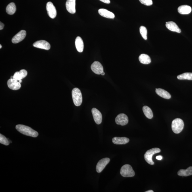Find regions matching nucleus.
Here are the masks:
<instances>
[{
    "label": "nucleus",
    "instance_id": "nucleus-1",
    "mask_svg": "<svg viewBox=\"0 0 192 192\" xmlns=\"http://www.w3.org/2000/svg\"><path fill=\"white\" fill-rule=\"evenodd\" d=\"M16 128L19 132L25 135L37 137L39 135L38 133L29 127L22 125H18Z\"/></svg>",
    "mask_w": 192,
    "mask_h": 192
},
{
    "label": "nucleus",
    "instance_id": "nucleus-2",
    "mask_svg": "<svg viewBox=\"0 0 192 192\" xmlns=\"http://www.w3.org/2000/svg\"><path fill=\"white\" fill-rule=\"evenodd\" d=\"M184 123L183 120L179 118H177L173 120L172 124V130L176 134H179L183 130Z\"/></svg>",
    "mask_w": 192,
    "mask_h": 192
},
{
    "label": "nucleus",
    "instance_id": "nucleus-3",
    "mask_svg": "<svg viewBox=\"0 0 192 192\" xmlns=\"http://www.w3.org/2000/svg\"><path fill=\"white\" fill-rule=\"evenodd\" d=\"M72 97L74 104L75 106H80L82 102V94L78 88H75L72 91Z\"/></svg>",
    "mask_w": 192,
    "mask_h": 192
},
{
    "label": "nucleus",
    "instance_id": "nucleus-4",
    "mask_svg": "<svg viewBox=\"0 0 192 192\" xmlns=\"http://www.w3.org/2000/svg\"><path fill=\"white\" fill-rule=\"evenodd\" d=\"M160 152L161 149L157 148H153L148 150L144 154V159L148 164L152 165H154V163L152 159V157L154 155Z\"/></svg>",
    "mask_w": 192,
    "mask_h": 192
},
{
    "label": "nucleus",
    "instance_id": "nucleus-5",
    "mask_svg": "<svg viewBox=\"0 0 192 192\" xmlns=\"http://www.w3.org/2000/svg\"><path fill=\"white\" fill-rule=\"evenodd\" d=\"M120 174L124 177H132L135 175V172L130 165L125 164L121 167Z\"/></svg>",
    "mask_w": 192,
    "mask_h": 192
},
{
    "label": "nucleus",
    "instance_id": "nucleus-6",
    "mask_svg": "<svg viewBox=\"0 0 192 192\" xmlns=\"http://www.w3.org/2000/svg\"><path fill=\"white\" fill-rule=\"evenodd\" d=\"M115 120L117 124L125 126L128 123V119L127 116L125 114H120L116 117Z\"/></svg>",
    "mask_w": 192,
    "mask_h": 192
},
{
    "label": "nucleus",
    "instance_id": "nucleus-7",
    "mask_svg": "<svg viewBox=\"0 0 192 192\" xmlns=\"http://www.w3.org/2000/svg\"><path fill=\"white\" fill-rule=\"evenodd\" d=\"M46 9L49 16L52 19L56 18L57 16V11L56 7L53 4L49 1L47 3Z\"/></svg>",
    "mask_w": 192,
    "mask_h": 192
},
{
    "label": "nucleus",
    "instance_id": "nucleus-8",
    "mask_svg": "<svg viewBox=\"0 0 192 192\" xmlns=\"http://www.w3.org/2000/svg\"><path fill=\"white\" fill-rule=\"evenodd\" d=\"M110 161V159L108 158L102 159L99 161L96 166L97 172L98 173L101 172L105 168L106 165L109 163Z\"/></svg>",
    "mask_w": 192,
    "mask_h": 192
},
{
    "label": "nucleus",
    "instance_id": "nucleus-9",
    "mask_svg": "<svg viewBox=\"0 0 192 192\" xmlns=\"http://www.w3.org/2000/svg\"><path fill=\"white\" fill-rule=\"evenodd\" d=\"M7 85L9 88L13 90H19L21 87V85L19 81L13 78H10L8 80L7 82Z\"/></svg>",
    "mask_w": 192,
    "mask_h": 192
},
{
    "label": "nucleus",
    "instance_id": "nucleus-10",
    "mask_svg": "<svg viewBox=\"0 0 192 192\" xmlns=\"http://www.w3.org/2000/svg\"><path fill=\"white\" fill-rule=\"evenodd\" d=\"M34 47L36 48L44 49L48 50L50 49V44L46 41L45 40H40L36 42L33 45Z\"/></svg>",
    "mask_w": 192,
    "mask_h": 192
},
{
    "label": "nucleus",
    "instance_id": "nucleus-11",
    "mask_svg": "<svg viewBox=\"0 0 192 192\" xmlns=\"http://www.w3.org/2000/svg\"><path fill=\"white\" fill-rule=\"evenodd\" d=\"M92 71L97 75H100L104 71L103 66L99 62L95 61L91 66Z\"/></svg>",
    "mask_w": 192,
    "mask_h": 192
},
{
    "label": "nucleus",
    "instance_id": "nucleus-12",
    "mask_svg": "<svg viewBox=\"0 0 192 192\" xmlns=\"http://www.w3.org/2000/svg\"><path fill=\"white\" fill-rule=\"evenodd\" d=\"M26 34V31L25 30H21L13 38L12 42L14 43H17L20 42L25 37Z\"/></svg>",
    "mask_w": 192,
    "mask_h": 192
},
{
    "label": "nucleus",
    "instance_id": "nucleus-13",
    "mask_svg": "<svg viewBox=\"0 0 192 192\" xmlns=\"http://www.w3.org/2000/svg\"><path fill=\"white\" fill-rule=\"evenodd\" d=\"M92 112L95 122L97 124L99 125L102 122V116L101 113L96 108H93Z\"/></svg>",
    "mask_w": 192,
    "mask_h": 192
},
{
    "label": "nucleus",
    "instance_id": "nucleus-14",
    "mask_svg": "<svg viewBox=\"0 0 192 192\" xmlns=\"http://www.w3.org/2000/svg\"><path fill=\"white\" fill-rule=\"evenodd\" d=\"M76 0H67L66 6V10L71 14H75V10Z\"/></svg>",
    "mask_w": 192,
    "mask_h": 192
},
{
    "label": "nucleus",
    "instance_id": "nucleus-15",
    "mask_svg": "<svg viewBox=\"0 0 192 192\" xmlns=\"http://www.w3.org/2000/svg\"><path fill=\"white\" fill-rule=\"evenodd\" d=\"M165 25H166L167 28L171 31L179 33L181 32V30L175 22H166Z\"/></svg>",
    "mask_w": 192,
    "mask_h": 192
},
{
    "label": "nucleus",
    "instance_id": "nucleus-16",
    "mask_svg": "<svg viewBox=\"0 0 192 192\" xmlns=\"http://www.w3.org/2000/svg\"><path fill=\"white\" fill-rule=\"evenodd\" d=\"M99 14L105 18L109 19H114L115 18L114 14L111 11H108L106 9H100L98 10Z\"/></svg>",
    "mask_w": 192,
    "mask_h": 192
},
{
    "label": "nucleus",
    "instance_id": "nucleus-17",
    "mask_svg": "<svg viewBox=\"0 0 192 192\" xmlns=\"http://www.w3.org/2000/svg\"><path fill=\"white\" fill-rule=\"evenodd\" d=\"M28 72L25 69L21 70L19 72H16L13 76V78L19 81L25 78L27 75Z\"/></svg>",
    "mask_w": 192,
    "mask_h": 192
},
{
    "label": "nucleus",
    "instance_id": "nucleus-18",
    "mask_svg": "<svg viewBox=\"0 0 192 192\" xmlns=\"http://www.w3.org/2000/svg\"><path fill=\"white\" fill-rule=\"evenodd\" d=\"M155 92L157 94L163 98L169 99L171 97L170 93L162 89H156Z\"/></svg>",
    "mask_w": 192,
    "mask_h": 192
},
{
    "label": "nucleus",
    "instance_id": "nucleus-19",
    "mask_svg": "<svg viewBox=\"0 0 192 192\" xmlns=\"http://www.w3.org/2000/svg\"><path fill=\"white\" fill-rule=\"evenodd\" d=\"M178 12L182 14H188L191 12V7L188 5H182L178 7Z\"/></svg>",
    "mask_w": 192,
    "mask_h": 192
},
{
    "label": "nucleus",
    "instance_id": "nucleus-20",
    "mask_svg": "<svg viewBox=\"0 0 192 192\" xmlns=\"http://www.w3.org/2000/svg\"><path fill=\"white\" fill-rule=\"evenodd\" d=\"M130 141L128 138L126 137H115L113 138L112 141L116 144H125Z\"/></svg>",
    "mask_w": 192,
    "mask_h": 192
},
{
    "label": "nucleus",
    "instance_id": "nucleus-21",
    "mask_svg": "<svg viewBox=\"0 0 192 192\" xmlns=\"http://www.w3.org/2000/svg\"><path fill=\"white\" fill-rule=\"evenodd\" d=\"M75 45L78 52H82L83 51L84 45L83 40L80 37H78L76 39Z\"/></svg>",
    "mask_w": 192,
    "mask_h": 192
},
{
    "label": "nucleus",
    "instance_id": "nucleus-22",
    "mask_svg": "<svg viewBox=\"0 0 192 192\" xmlns=\"http://www.w3.org/2000/svg\"><path fill=\"white\" fill-rule=\"evenodd\" d=\"M139 60L141 64H147L151 63V58L148 55L145 54L140 55L139 57Z\"/></svg>",
    "mask_w": 192,
    "mask_h": 192
},
{
    "label": "nucleus",
    "instance_id": "nucleus-23",
    "mask_svg": "<svg viewBox=\"0 0 192 192\" xmlns=\"http://www.w3.org/2000/svg\"><path fill=\"white\" fill-rule=\"evenodd\" d=\"M178 176H188L192 175V167H190L187 170H180L178 173Z\"/></svg>",
    "mask_w": 192,
    "mask_h": 192
},
{
    "label": "nucleus",
    "instance_id": "nucleus-24",
    "mask_svg": "<svg viewBox=\"0 0 192 192\" xmlns=\"http://www.w3.org/2000/svg\"><path fill=\"white\" fill-rule=\"evenodd\" d=\"M6 12L9 15H13L14 14L16 11V7L15 3H11L7 6L6 9Z\"/></svg>",
    "mask_w": 192,
    "mask_h": 192
},
{
    "label": "nucleus",
    "instance_id": "nucleus-25",
    "mask_svg": "<svg viewBox=\"0 0 192 192\" xmlns=\"http://www.w3.org/2000/svg\"><path fill=\"white\" fill-rule=\"evenodd\" d=\"M143 111L144 115L149 119H151L153 117V112L150 108L147 106H144L143 108Z\"/></svg>",
    "mask_w": 192,
    "mask_h": 192
},
{
    "label": "nucleus",
    "instance_id": "nucleus-26",
    "mask_svg": "<svg viewBox=\"0 0 192 192\" xmlns=\"http://www.w3.org/2000/svg\"><path fill=\"white\" fill-rule=\"evenodd\" d=\"M177 78L179 80H192V73H185L179 75Z\"/></svg>",
    "mask_w": 192,
    "mask_h": 192
},
{
    "label": "nucleus",
    "instance_id": "nucleus-27",
    "mask_svg": "<svg viewBox=\"0 0 192 192\" xmlns=\"http://www.w3.org/2000/svg\"><path fill=\"white\" fill-rule=\"evenodd\" d=\"M140 31L142 37L145 40L147 39V28L144 26H141L140 28Z\"/></svg>",
    "mask_w": 192,
    "mask_h": 192
},
{
    "label": "nucleus",
    "instance_id": "nucleus-28",
    "mask_svg": "<svg viewBox=\"0 0 192 192\" xmlns=\"http://www.w3.org/2000/svg\"><path fill=\"white\" fill-rule=\"evenodd\" d=\"M0 143L5 146H8L10 142L4 136L1 134H0Z\"/></svg>",
    "mask_w": 192,
    "mask_h": 192
},
{
    "label": "nucleus",
    "instance_id": "nucleus-29",
    "mask_svg": "<svg viewBox=\"0 0 192 192\" xmlns=\"http://www.w3.org/2000/svg\"><path fill=\"white\" fill-rule=\"evenodd\" d=\"M139 1L142 4L147 6H150L153 4L152 0H139Z\"/></svg>",
    "mask_w": 192,
    "mask_h": 192
},
{
    "label": "nucleus",
    "instance_id": "nucleus-30",
    "mask_svg": "<svg viewBox=\"0 0 192 192\" xmlns=\"http://www.w3.org/2000/svg\"><path fill=\"white\" fill-rule=\"evenodd\" d=\"M99 1L104 3L108 4H109L110 3V0H99Z\"/></svg>",
    "mask_w": 192,
    "mask_h": 192
},
{
    "label": "nucleus",
    "instance_id": "nucleus-31",
    "mask_svg": "<svg viewBox=\"0 0 192 192\" xmlns=\"http://www.w3.org/2000/svg\"><path fill=\"white\" fill-rule=\"evenodd\" d=\"M4 26V25L2 22H0V30H2L3 29Z\"/></svg>",
    "mask_w": 192,
    "mask_h": 192
},
{
    "label": "nucleus",
    "instance_id": "nucleus-32",
    "mask_svg": "<svg viewBox=\"0 0 192 192\" xmlns=\"http://www.w3.org/2000/svg\"><path fill=\"white\" fill-rule=\"evenodd\" d=\"M156 158L157 160H161L162 159L163 157L161 155L157 156Z\"/></svg>",
    "mask_w": 192,
    "mask_h": 192
},
{
    "label": "nucleus",
    "instance_id": "nucleus-33",
    "mask_svg": "<svg viewBox=\"0 0 192 192\" xmlns=\"http://www.w3.org/2000/svg\"><path fill=\"white\" fill-rule=\"evenodd\" d=\"M145 192H154V191L152 190H149V191H146Z\"/></svg>",
    "mask_w": 192,
    "mask_h": 192
},
{
    "label": "nucleus",
    "instance_id": "nucleus-34",
    "mask_svg": "<svg viewBox=\"0 0 192 192\" xmlns=\"http://www.w3.org/2000/svg\"><path fill=\"white\" fill-rule=\"evenodd\" d=\"M101 75H105V73L103 71V72H102L101 74Z\"/></svg>",
    "mask_w": 192,
    "mask_h": 192
},
{
    "label": "nucleus",
    "instance_id": "nucleus-35",
    "mask_svg": "<svg viewBox=\"0 0 192 192\" xmlns=\"http://www.w3.org/2000/svg\"><path fill=\"white\" fill-rule=\"evenodd\" d=\"M19 82L20 83L22 82V80H20L19 81Z\"/></svg>",
    "mask_w": 192,
    "mask_h": 192
},
{
    "label": "nucleus",
    "instance_id": "nucleus-36",
    "mask_svg": "<svg viewBox=\"0 0 192 192\" xmlns=\"http://www.w3.org/2000/svg\"><path fill=\"white\" fill-rule=\"evenodd\" d=\"M2 48V46L1 45H0V49H1Z\"/></svg>",
    "mask_w": 192,
    "mask_h": 192
}]
</instances>
